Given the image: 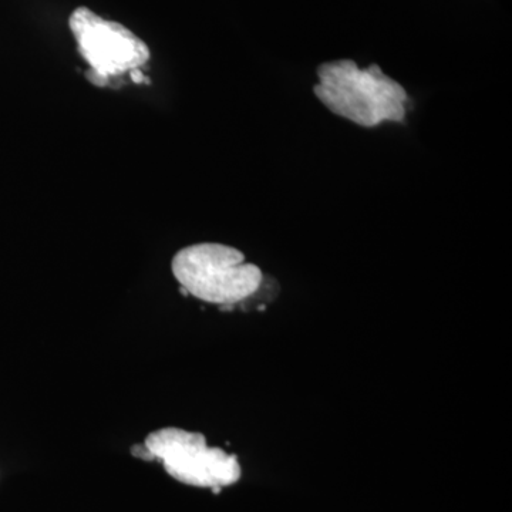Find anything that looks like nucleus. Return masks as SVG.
<instances>
[{
	"label": "nucleus",
	"mask_w": 512,
	"mask_h": 512,
	"mask_svg": "<svg viewBox=\"0 0 512 512\" xmlns=\"http://www.w3.org/2000/svg\"><path fill=\"white\" fill-rule=\"evenodd\" d=\"M313 93L326 109L357 126L373 128L406 119V90L377 64L360 69L353 60L320 64Z\"/></svg>",
	"instance_id": "f257e3e1"
},
{
	"label": "nucleus",
	"mask_w": 512,
	"mask_h": 512,
	"mask_svg": "<svg viewBox=\"0 0 512 512\" xmlns=\"http://www.w3.org/2000/svg\"><path fill=\"white\" fill-rule=\"evenodd\" d=\"M174 278L187 295L214 305L231 306L261 288V269L228 245L204 242L178 251L171 262Z\"/></svg>",
	"instance_id": "f03ea898"
},
{
	"label": "nucleus",
	"mask_w": 512,
	"mask_h": 512,
	"mask_svg": "<svg viewBox=\"0 0 512 512\" xmlns=\"http://www.w3.org/2000/svg\"><path fill=\"white\" fill-rule=\"evenodd\" d=\"M144 446L151 461H161L174 480L192 487L211 488L220 493L221 488L241 478L237 456L208 447L201 433L167 427L148 434Z\"/></svg>",
	"instance_id": "7ed1b4c3"
},
{
	"label": "nucleus",
	"mask_w": 512,
	"mask_h": 512,
	"mask_svg": "<svg viewBox=\"0 0 512 512\" xmlns=\"http://www.w3.org/2000/svg\"><path fill=\"white\" fill-rule=\"evenodd\" d=\"M80 55L89 64L87 79L104 87L110 80L140 70L150 60L147 43L119 22L80 6L69 19Z\"/></svg>",
	"instance_id": "20e7f679"
}]
</instances>
